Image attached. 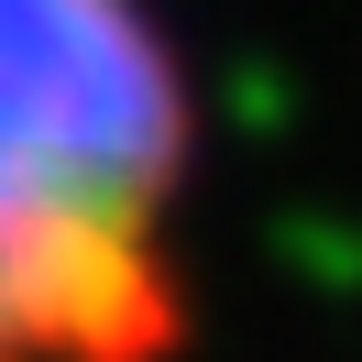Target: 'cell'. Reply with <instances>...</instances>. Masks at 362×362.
I'll list each match as a JSON object with an SVG mask.
<instances>
[{"instance_id":"cell-1","label":"cell","mask_w":362,"mask_h":362,"mask_svg":"<svg viewBox=\"0 0 362 362\" xmlns=\"http://www.w3.org/2000/svg\"><path fill=\"white\" fill-rule=\"evenodd\" d=\"M198 88L154 0H0V362L187 340Z\"/></svg>"}]
</instances>
